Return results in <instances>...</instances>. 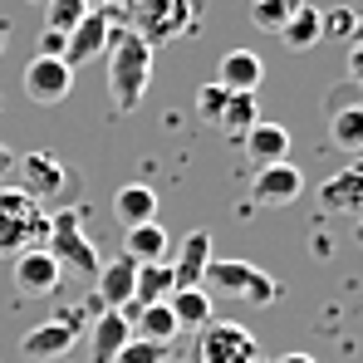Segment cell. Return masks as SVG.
<instances>
[{
	"instance_id": "cell-7",
	"label": "cell",
	"mask_w": 363,
	"mask_h": 363,
	"mask_svg": "<svg viewBox=\"0 0 363 363\" xmlns=\"http://www.w3.org/2000/svg\"><path fill=\"white\" fill-rule=\"evenodd\" d=\"M324 128H329V143L344 152V157H359L363 152V104H359V84L344 79L329 89L324 99Z\"/></svg>"
},
{
	"instance_id": "cell-23",
	"label": "cell",
	"mask_w": 363,
	"mask_h": 363,
	"mask_svg": "<svg viewBox=\"0 0 363 363\" xmlns=\"http://www.w3.org/2000/svg\"><path fill=\"white\" fill-rule=\"evenodd\" d=\"M280 45H285L290 55H309V50H319V45H324V30H319V5H309V0H304L300 10L280 25Z\"/></svg>"
},
{
	"instance_id": "cell-24",
	"label": "cell",
	"mask_w": 363,
	"mask_h": 363,
	"mask_svg": "<svg viewBox=\"0 0 363 363\" xmlns=\"http://www.w3.org/2000/svg\"><path fill=\"white\" fill-rule=\"evenodd\" d=\"M123 255H128L133 265L167 260V231H162L157 221H147V226H128V231H123Z\"/></svg>"
},
{
	"instance_id": "cell-12",
	"label": "cell",
	"mask_w": 363,
	"mask_h": 363,
	"mask_svg": "<svg viewBox=\"0 0 363 363\" xmlns=\"http://www.w3.org/2000/svg\"><path fill=\"white\" fill-rule=\"evenodd\" d=\"M25 99L30 104H64L69 99V89H74V69L60 60V55H35V60L25 64Z\"/></svg>"
},
{
	"instance_id": "cell-38",
	"label": "cell",
	"mask_w": 363,
	"mask_h": 363,
	"mask_svg": "<svg viewBox=\"0 0 363 363\" xmlns=\"http://www.w3.org/2000/svg\"><path fill=\"white\" fill-rule=\"evenodd\" d=\"M30 5H45V0H30Z\"/></svg>"
},
{
	"instance_id": "cell-36",
	"label": "cell",
	"mask_w": 363,
	"mask_h": 363,
	"mask_svg": "<svg viewBox=\"0 0 363 363\" xmlns=\"http://www.w3.org/2000/svg\"><path fill=\"white\" fill-rule=\"evenodd\" d=\"M0 55H5V25H0Z\"/></svg>"
},
{
	"instance_id": "cell-26",
	"label": "cell",
	"mask_w": 363,
	"mask_h": 363,
	"mask_svg": "<svg viewBox=\"0 0 363 363\" xmlns=\"http://www.w3.org/2000/svg\"><path fill=\"white\" fill-rule=\"evenodd\" d=\"M255 123H260V104H255V94H231L226 108H221V118H216V128L231 133V138H245V128H255Z\"/></svg>"
},
{
	"instance_id": "cell-10",
	"label": "cell",
	"mask_w": 363,
	"mask_h": 363,
	"mask_svg": "<svg viewBox=\"0 0 363 363\" xmlns=\"http://www.w3.org/2000/svg\"><path fill=\"white\" fill-rule=\"evenodd\" d=\"M300 191H304V172L290 157L285 162H270V167H255V177H250V211H280Z\"/></svg>"
},
{
	"instance_id": "cell-37",
	"label": "cell",
	"mask_w": 363,
	"mask_h": 363,
	"mask_svg": "<svg viewBox=\"0 0 363 363\" xmlns=\"http://www.w3.org/2000/svg\"><path fill=\"white\" fill-rule=\"evenodd\" d=\"M99 5H104V0H89V10H99Z\"/></svg>"
},
{
	"instance_id": "cell-13",
	"label": "cell",
	"mask_w": 363,
	"mask_h": 363,
	"mask_svg": "<svg viewBox=\"0 0 363 363\" xmlns=\"http://www.w3.org/2000/svg\"><path fill=\"white\" fill-rule=\"evenodd\" d=\"M15 186L25 191V196H35V201H55L64 191V182H69V172H64V162L55 157V152H25V157H15Z\"/></svg>"
},
{
	"instance_id": "cell-9",
	"label": "cell",
	"mask_w": 363,
	"mask_h": 363,
	"mask_svg": "<svg viewBox=\"0 0 363 363\" xmlns=\"http://www.w3.org/2000/svg\"><path fill=\"white\" fill-rule=\"evenodd\" d=\"M123 15H113L108 5H99V10H84V20L64 35V55L60 60L69 64V69H84V64H94L104 50H108V40H113V30H118ZM128 25V20H123Z\"/></svg>"
},
{
	"instance_id": "cell-8",
	"label": "cell",
	"mask_w": 363,
	"mask_h": 363,
	"mask_svg": "<svg viewBox=\"0 0 363 363\" xmlns=\"http://www.w3.org/2000/svg\"><path fill=\"white\" fill-rule=\"evenodd\" d=\"M84 319H89V304H84V309H64V314H55V319H45V324L25 329L20 354H25V359H35V363H60L64 354L79 344Z\"/></svg>"
},
{
	"instance_id": "cell-17",
	"label": "cell",
	"mask_w": 363,
	"mask_h": 363,
	"mask_svg": "<svg viewBox=\"0 0 363 363\" xmlns=\"http://www.w3.org/2000/svg\"><path fill=\"white\" fill-rule=\"evenodd\" d=\"M245 157L250 167H270V162H285L290 157V128L285 123H255L245 128Z\"/></svg>"
},
{
	"instance_id": "cell-35",
	"label": "cell",
	"mask_w": 363,
	"mask_h": 363,
	"mask_svg": "<svg viewBox=\"0 0 363 363\" xmlns=\"http://www.w3.org/2000/svg\"><path fill=\"white\" fill-rule=\"evenodd\" d=\"M275 363H314V359H309V354H280Z\"/></svg>"
},
{
	"instance_id": "cell-2",
	"label": "cell",
	"mask_w": 363,
	"mask_h": 363,
	"mask_svg": "<svg viewBox=\"0 0 363 363\" xmlns=\"http://www.w3.org/2000/svg\"><path fill=\"white\" fill-rule=\"evenodd\" d=\"M50 236V206L25 196L20 186H0V260L35 250Z\"/></svg>"
},
{
	"instance_id": "cell-1",
	"label": "cell",
	"mask_w": 363,
	"mask_h": 363,
	"mask_svg": "<svg viewBox=\"0 0 363 363\" xmlns=\"http://www.w3.org/2000/svg\"><path fill=\"white\" fill-rule=\"evenodd\" d=\"M104 55H108V99L118 113H133L147 94V79H152V45L143 35H133L128 25H118Z\"/></svg>"
},
{
	"instance_id": "cell-34",
	"label": "cell",
	"mask_w": 363,
	"mask_h": 363,
	"mask_svg": "<svg viewBox=\"0 0 363 363\" xmlns=\"http://www.w3.org/2000/svg\"><path fill=\"white\" fill-rule=\"evenodd\" d=\"M104 5H108L113 15H123V20H128V10H133V0H104Z\"/></svg>"
},
{
	"instance_id": "cell-22",
	"label": "cell",
	"mask_w": 363,
	"mask_h": 363,
	"mask_svg": "<svg viewBox=\"0 0 363 363\" xmlns=\"http://www.w3.org/2000/svg\"><path fill=\"white\" fill-rule=\"evenodd\" d=\"M113 216H118V226H147V221H157V191L152 186H143V182H128L118 186V196H113Z\"/></svg>"
},
{
	"instance_id": "cell-20",
	"label": "cell",
	"mask_w": 363,
	"mask_h": 363,
	"mask_svg": "<svg viewBox=\"0 0 363 363\" xmlns=\"http://www.w3.org/2000/svg\"><path fill=\"white\" fill-rule=\"evenodd\" d=\"M177 285H172V265L167 260H152V265H138L133 270V295L123 309H143V304H162L172 295Z\"/></svg>"
},
{
	"instance_id": "cell-32",
	"label": "cell",
	"mask_w": 363,
	"mask_h": 363,
	"mask_svg": "<svg viewBox=\"0 0 363 363\" xmlns=\"http://www.w3.org/2000/svg\"><path fill=\"white\" fill-rule=\"evenodd\" d=\"M40 55H64V30H45L40 35Z\"/></svg>"
},
{
	"instance_id": "cell-19",
	"label": "cell",
	"mask_w": 363,
	"mask_h": 363,
	"mask_svg": "<svg viewBox=\"0 0 363 363\" xmlns=\"http://www.w3.org/2000/svg\"><path fill=\"white\" fill-rule=\"evenodd\" d=\"M260 79H265V64L255 60L250 50H226L221 64H216V84H221L226 94H255Z\"/></svg>"
},
{
	"instance_id": "cell-39",
	"label": "cell",
	"mask_w": 363,
	"mask_h": 363,
	"mask_svg": "<svg viewBox=\"0 0 363 363\" xmlns=\"http://www.w3.org/2000/svg\"><path fill=\"white\" fill-rule=\"evenodd\" d=\"M0 108H5V104H0Z\"/></svg>"
},
{
	"instance_id": "cell-4",
	"label": "cell",
	"mask_w": 363,
	"mask_h": 363,
	"mask_svg": "<svg viewBox=\"0 0 363 363\" xmlns=\"http://www.w3.org/2000/svg\"><path fill=\"white\" fill-rule=\"evenodd\" d=\"M128 20L147 45H172L196 30V0H133Z\"/></svg>"
},
{
	"instance_id": "cell-18",
	"label": "cell",
	"mask_w": 363,
	"mask_h": 363,
	"mask_svg": "<svg viewBox=\"0 0 363 363\" xmlns=\"http://www.w3.org/2000/svg\"><path fill=\"white\" fill-rule=\"evenodd\" d=\"M133 260L128 255H118V260H108V265H99V285H94V314L99 309H123L128 304V295H133Z\"/></svg>"
},
{
	"instance_id": "cell-15",
	"label": "cell",
	"mask_w": 363,
	"mask_h": 363,
	"mask_svg": "<svg viewBox=\"0 0 363 363\" xmlns=\"http://www.w3.org/2000/svg\"><path fill=\"white\" fill-rule=\"evenodd\" d=\"M172 285L177 290H191V285H201V275H206V265H211V231L206 226H196V231H186L182 245L172 250Z\"/></svg>"
},
{
	"instance_id": "cell-25",
	"label": "cell",
	"mask_w": 363,
	"mask_h": 363,
	"mask_svg": "<svg viewBox=\"0 0 363 363\" xmlns=\"http://www.w3.org/2000/svg\"><path fill=\"white\" fill-rule=\"evenodd\" d=\"M167 309H172V319H177L182 334H186V329L196 334L201 324L216 319V314H211V295H206L201 285H191V290H172V295H167Z\"/></svg>"
},
{
	"instance_id": "cell-31",
	"label": "cell",
	"mask_w": 363,
	"mask_h": 363,
	"mask_svg": "<svg viewBox=\"0 0 363 363\" xmlns=\"http://www.w3.org/2000/svg\"><path fill=\"white\" fill-rule=\"evenodd\" d=\"M226 99H231V94H226V89H221L216 79H211V84H201V89H196V118H206L211 128H216L221 108H226Z\"/></svg>"
},
{
	"instance_id": "cell-5",
	"label": "cell",
	"mask_w": 363,
	"mask_h": 363,
	"mask_svg": "<svg viewBox=\"0 0 363 363\" xmlns=\"http://www.w3.org/2000/svg\"><path fill=\"white\" fill-rule=\"evenodd\" d=\"M45 250L55 255L60 270H74V275H99V250L84 236V216L74 206L64 211H50V236H45Z\"/></svg>"
},
{
	"instance_id": "cell-21",
	"label": "cell",
	"mask_w": 363,
	"mask_h": 363,
	"mask_svg": "<svg viewBox=\"0 0 363 363\" xmlns=\"http://www.w3.org/2000/svg\"><path fill=\"white\" fill-rule=\"evenodd\" d=\"M128 314V329H133V339H152V344H167L172 349V339H177V319H172V309L167 300L162 304H143V309H123Z\"/></svg>"
},
{
	"instance_id": "cell-30",
	"label": "cell",
	"mask_w": 363,
	"mask_h": 363,
	"mask_svg": "<svg viewBox=\"0 0 363 363\" xmlns=\"http://www.w3.org/2000/svg\"><path fill=\"white\" fill-rule=\"evenodd\" d=\"M167 354H172L167 344H152V339H128L113 363H167Z\"/></svg>"
},
{
	"instance_id": "cell-29",
	"label": "cell",
	"mask_w": 363,
	"mask_h": 363,
	"mask_svg": "<svg viewBox=\"0 0 363 363\" xmlns=\"http://www.w3.org/2000/svg\"><path fill=\"white\" fill-rule=\"evenodd\" d=\"M84 10H89V0H45V30H74L79 20H84Z\"/></svg>"
},
{
	"instance_id": "cell-33",
	"label": "cell",
	"mask_w": 363,
	"mask_h": 363,
	"mask_svg": "<svg viewBox=\"0 0 363 363\" xmlns=\"http://www.w3.org/2000/svg\"><path fill=\"white\" fill-rule=\"evenodd\" d=\"M10 172H15V152H10V147H0V186L10 182Z\"/></svg>"
},
{
	"instance_id": "cell-14",
	"label": "cell",
	"mask_w": 363,
	"mask_h": 363,
	"mask_svg": "<svg viewBox=\"0 0 363 363\" xmlns=\"http://www.w3.org/2000/svg\"><path fill=\"white\" fill-rule=\"evenodd\" d=\"M314 201L329 216H359L363 211V167H339L334 177H324L319 191H314Z\"/></svg>"
},
{
	"instance_id": "cell-6",
	"label": "cell",
	"mask_w": 363,
	"mask_h": 363,
	"mask_svg": "<svg viewBox=\"0 0 363 363\" xmlns=\"http://www.w3.org/2000/svg\"><path fill=\"white\" fill-rule=\"evenodd\" d=\"M191 363H260V339L245 324H226L211 319L196 329V354Z\"/></svg>"
},
{
	"instance_id": "cell-16",
	"label": "cell",
	"mask_w": 363,
	"mask_h": 363,
	"mask_svg": "<svg viewBox=\"0 0 363 363\" xmlns=\"http://www.w3.org/2000/svg\"><path fill=\"white\" fill-rule=\"evenodd\" d=\"M128 339H133L128 314L123 309H99V319L89 324V363H113Z\"/></svg>"
},
{
	"instance_id": "cell-27",
	"label": "cell",
	"mask_w": 363,
	"mask_h": 363,
	"mask_svg": "<svg viewBox=\"0 0 363 363\" xmlns=\"http://www.w3.org/2000/svg\"><path fill=\"white\" fill-rule=\"evenodd\" d=\"M304 0H250V25L265 35H280V25L300 10Z\"/></svg>"
},
{
	"instance_id": "cell-3",
	"label": "cell",
	"mask_w": 363,
	"mask_h": 363,
	"mask_svg": "<svg viewBox=\"0 0 363 363\" xmlns=\"http://www.w3.org/2000/svg\"><path fill=\"white\" fill-rule=\"evenodd\" d=\"M201 290H206V295H226V300H245V304H255V309H270V304L285 295V290H280L260 265H250V260H211L206 275H201Z\"/></svg>"
},
{
	"instance_id": "cell-28",
	"label": "cell",
	"mask_w": 363,
	"mask_h": 363,
	"mask_svg": "<svg viewBox=\"0 0 363 363\" xmlns=\"http://www.w3.org/2000/svg\"><path fill=\"white\" fill-rule=\"evenodd\" d=\"M319 30H324V40H339V45H349V40H359V10H354V5L319 10Z\"/></svg>"
},
{
	"instance_id": "cell-11",
	"label": "cell",
	"mask_w": 363,
	"mask_h": 363,
	"mask_svg": "<svg viewBox=\"0 0 363 363\" xmlns=\"http://www.w3.org/2000/svg\"><path fill=\"white\" fill-rule=\"evenodd\" d=\"M60 275L64 270L55 265V255H50L45 245L10 255V280H15V295H20V300H50V295L60 290Z\"/></svg>"
}]
</instances>
